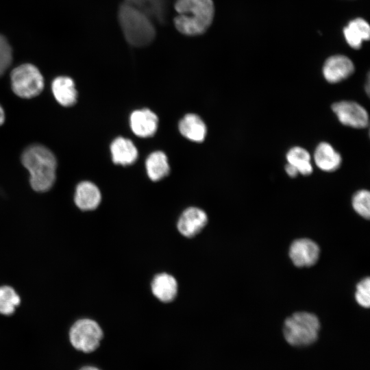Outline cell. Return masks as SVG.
Listing matches in <instances>:
<instances>
[{"mask_svg":"<svg viewBox=\"0 0 370 370\" xmlns=\"http://www.w3.org/2000/svg\"><path fill=\"white\" fill-rule=\"evenodd\" d=\"M21 161L30 174V184L36 192H47L53 185L57 161L53 153L40 145H33L25 149Z\"/></svg>","mask_w":370,"mask_h":370,"instance_id":"cell-1","label":"cell"},{"mask_svg":"<svg viewBox=\"0 0 370 370\" xmlns=\"http://www.w3.org/2000/svg\"><path fill=\"white\" fill-rule=\"evenodd\" d=\"M174 18L176 29L187 36L204 33L212 22L214 8L212 0H177Z\"/></svg>","mask_w":370,"mask_h":370,"instance_id":"cell-2","label":"cell"},{"mask_svg":"<svg viewBox=\"0 0 370 370\" xmlns=\"http://www.w3.org/2000/svg\"><path fill=\"white\" fill-rule=\"evenodd\" d=\"M118 18L123 35L130 45L142 47L154 39L156 29L151 18L136 7L123 3L119 7Z\"/></svg>","mask_w":370,"mask_h":370,"instance_id":"cell-3","label":"cell"},{"mask_svg":"<svg viewBox=\"0 0 370 370\" xmlns=\"http://www.w3.org/2000/svg\"><path fill=\"white\" fill-rule=\"evenodd\" d=\"M320 322L310 312H297L284 323L283 334L286 342L294 347H305L314 343L318 338Z\"/></svg>","mask_w":370,"mask_h":370,"instance_id":"cell-4","label":"cell"},{"mask_svg":"<svg viewBox=\"0 0 370 370\" xmlns=\"http://www.w3.org/2000/svg\"><path fill=\"white\" fill-rule=\"evenodd\" d=\"M69 336L70 343L75 349L88 354L99 347L103 332L95 320L82 318L71 325Z\"/></svg>","mask_w":370,"mask_h":370,"instance_id":"cell-5","label":"cell"},{"mask_svg":"<svg viewBox=\"0 0 370 370\" xmlns=\"http://www.w3.org/2000/svg\"><path fill=\"white\" fill-rule=\"evenodd\" d=\"M13 92L20 97L29 99L39 95L44 88V79L40 71L31 64H23L11 73Z\"/></svg>","mask_w":370,"mask_h":370,"instance_id":"cell-6","label":"cell"},{"mask_svg":"<svg viewBox=\"0 0 370 370\" xmlns=\"http://www.w3.org/2000/svg\"><path fill=\"white\" fill-rule=\"evenodd\" d=\"M332 110L344 125L361 129L369 124V114L360 104L352 101H341L332 105Z\"/></svg>","mask_w":370,"mask_h":370,"instance_id":"cell-7","label":"cell"},{"mask_svg":"<svg viewBox=\"0 0 370 370\" xmlns=\"http://www.w3.org/2000/svg\"><path fill=\"white\" fill-rule=\"evenodd\" d=\"M318 245L308 238L294 241L289 248V256L297 267H310L314 264L319 256Z\"/></svg>","mask_w":370,"mask_h":370,"instance_id":"cell-8","label":"cell"},{"mask_svg":"<svg viewBox=\"0 0 370 370\" xmlns=\"http://www.w3.org/2000/svg\"><path fill=\"white\" fill-rule=\"evenodd\" d=\"M208 222L206 213L196 207L186 208L180 215L177 227L183 236L190 238L198 234Z\"/></svg>","mask_w":370,"mask_h":370,"instance_id":"cell-9","label":"cell"},{"mask_svg":"<svg viewBox=\"0 0 370 370\" xmlns=\"http://www.w3.org/2000/svg\"><path fill=\"white\" fill-rule=\"evenodd\" d=\"M354 71V65L347 56L336 55L325 62L323 75L326 81L334 84L349 77Z\"/></svg>","mask_w":370,"mask_h":370,"instance_id":"cell-10","label":"cell"},{"mask_svg":"<svg viewBox=\"0 0 370 370\" xmlns=\"http://www.w3.org/2000/svg\"><path fill=\"white\" fill-rule=\"evenodd\" d=\"M130 127L136 136L146 138L153 136L158 127L157 115L147 108L134 110L130 118Z\"/></svg>","mask_w":370,"mask_h":370,"instance_id":"cell-11","label":"cell"},{"mask_svg":"<svg viewBox=\"0 0 370 370\" xmlns=\"http://www.w3.org/2000/svg\"><path fill=\"white\" fill-rule=\"evenodd\" d=\"M101 200V192L92 182L84 181L77 186L74 201L79 209L83 211L95 210L100 204Z\"/></svg>","mask_w":370,"mask_h":370,"instance_id":"cell-12","label":"cell"},{"mask_svg":"<svg viewBox=\"0 0 370 370\" xmlns=\"http://www.w3.org/2000/svg\"><path fill=\"white\" fill-rule=\"evenodd\" d=\"M153 295L160 301H172L177 296L178 285L175 278L166 273L157 274L151 284Z\"/></svg>","mask_w":370,"mask_h":370,"instance_id":"cell-13","label":"cell"},{"mask_svg":"<svg viewBox=\"0 0 370 370\" xmlns=\"http://www.w3.org/2000/svg\"><path fill=\"white\" fill-rule=\"evenodd\" d=\"M314 160L319 169L326 172L337 170L342 163L341 154L327 142H321L317 146Z\"/></svg>","mask_w":370,"mask_h":370,"instance_id":"cell-14","label":"cell"},{"mask_svg":"<svg viewBox=\"0 0 370 370\" xmlns=\"http://www.w3.org/2000/svg\"><path fill=\"white\" fill-rule=\"evenodd\" d=\"M110 151L112 161L117 164H131L138 157V150L134 144L123 137H118L112 141Z\"/></svg>","mask_w":370,"mask_h":370,"instance_id":"cell-15","label":"cell"},{"mask_svg":"<svg viewBox=\"0 0 370 370\" xmlns=\"http://www.w3.org/2000/svg\"><path fill=\"white\" fill-rule=\"evenodd\" d=\"M51 89L54 97L60 105L69 107L75 103L77 92L75 83L71 77H57L52 82Z\"/></svg>","mask_w":370,"mask_h":370,"instance_id":"cell-16","label":"cell"},{"mask_svg":"<svg viewBox=\"0 0 370 370\" xmlns=\"http://www.w3.org/2000/svg\"><path fill=\"white\" fill-rule=\"evenodd\" d=\"M179 130L190 140L200 143L206 136V126L204 121L195 114H186L179 123Z\"/></svg>","mask_w":370,"mask_h":370,"instance_id":"cell-17","label":"cell"},{"mask_svg":"<svg viewBox=\"0 0 370 370\" xmlns=\"http://www.w3.org/2000/svg\"><path fill=\"white\" fill-rule=\"evenodd\" d=\"M343 32L347 43L354 49H359L362 42L369 39L370 27L364 19L356 18L349 22Z\"/></svg>","mask_w":370,"mask_h":370,"instance_id":"cell-18","label":"cell"},{"mask_svg":"<svg viewBox=\"0 0 370 370\" xmlns=\"http://www.w3.org/2000/svg\"><path fill=\"white\" fill-rule=\"evenodd\" d=\"M147 173L152 181H158L166 177L170 171L166 154L154 151L149 155L145 162Z\"/></svg>","mask_w":370,"mask_h":370,"instance_id":"cell-19","label":"cell"},{"mask_svg":"<svg viewBox=\"0 0 370 370\" xmlns=\"http://www.w3.org/2000/svg\"><path fill=\"white\" fill-rule=\"evenodd\" d=\"M286 158L288 163L294 166L299 173L309 175L312 173L311 157L306 149L298 146L293 147L288 151Z\"/></svg>","mask_w":370,"mask_h":370,"instance_id":"cell-20","label":"cell"},{"mask_svg":"<svg viewBox=\"0 0 370 370\" xmlns=\"http://www.w3.org/2000/svg\"><path fill=\"white\" fill-rule=\"evenodd\" d=\"M21 297L15 289L9 285L0 286V314L12 315L21 304Z\"/></svg>","mask_w":370,"mask_h":370,"instance_id":"cell-21","label":"cell"},{"mask_svg":"<svg viewBox=\"0 0 370 370\" xmlns=\"http://www.w3.org/2000/svg\"><path fill=\"white\" fill-rule=\"evenodd\" d=\"M352 206L357 214L369 219L370 216V193L367 190L357 191L352 197Z\"/></svg>","mask_w":370,"mask_h":370,"instance_id":"cell-22","label":"cell"},{"mask_svg":"<svg viewBox=\"0 0 370 370\" xmlns=\"http://www.w3.org/2000/svg\"><path fill=\"white\" fill-rule=\"evenodd\" d=\"M125 2L139 9L149 18L150 11L156 16L161 17L162 10V0H127Z\"/></svg>","mask_w":370,"mask_h":370,"instance_id":"cell-23","label":"cell"},{"mask_svg":"<svg viewBox=\"0 0 370 370\" xmlns=\"http://www.w3.org/2000/svg\"><path fill=\"white\" fill-rule=\"evenodd\" d=\"M355 298L359 305L364 308L370 306V280L369 278L362 279L356 286Z\"/></svg>","mask_w":370,"mask_h":370,"instance_id":"cell-24","label":"cell"},{"mask_svg":"<svg viewBox=\"0 0 370 370\" xmlns=\"http://www.w3.org/2000/svg\"><path fill=\"white\" fill-rule=\"evenodd\" d=\"M12 60V49L5 37L0 35V77L10 66Z\"/></svg>","mask_w":370,"mask_h":370,"instance_id":"cell-25","label":"cell"},{"mask_svg":"<svg viewBox=\"0 0 370 370\" xmlns=\"http://www.w3.org/2000/svg\"><path fill=\"white\" fill-rule=\"evenodd\" d=\"M285 171L291 177H295L299 173L297 169L288 163L285 166Z\"/></svg>","mask_w":370,"mask_h":370,"instance_id":"cell-26","label":"cell"},{"mask_svg":"<svg viewBox=\"0 0 370 370\" xmlns=\"http://www.w3.org/2000/svg\"><path fill=\"white\" fill-rule=\"evenodd\" d=\"M4 120H5V113H4L3 109L0 106V125H1L3 123Z\"/></svg>","mask_w":370,"mask_h":370,"instance_id":"cell-27","label":"cell"},{"mask_svg":"<svg viewBox=\"0 0 370 370\" xmlns=\"http://www.w3.org/2000/svg\"><path fill=\"white\" fill-rule=\"evenodd\" d=\"M79 370H101V369L93 366H85V367H82Z\"/></svg>","mask_w":370,"mask_h":370,"instance_id":"cell-28","label":"cell"}]
</instances>
